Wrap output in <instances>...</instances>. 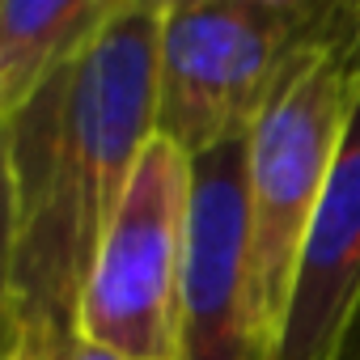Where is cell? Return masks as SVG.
<instances>
[{
	"instance_id": "cell-3",
	"label": "cell",
	"mask_w": 360,
	"mask_h": 360,
	"mask_svg": "<svg viewBox=\"0 0 360 360\" xmlns=\"http://www.w3.org/2000/svg\"><path fill=\"white\" fill-rule=\"evenodd\" d=\"M343 5L301 0H165L157 47V136L200 157L250 136L288 64Z\"/></svg>"
},
{
	"instance_id": "cell-4",
	"label": "cell",
	"mask_w": 360,
	"mask_h": 360,
	"mask_svg": "<svg viewBox=\"0 0 360 360\" xmlns=\"http://www.w3.org/2000/svg\"><path fill=\"white\" fill-rule=\"evenodd\" d=\"M191 157L153 136L77 301V339L127 360H174Z\"/></svg>"
},
{
	"instance_id": "cell-11",
	"label": "cell",
	"mask_w": 360,
	"mask_h": 360,
	"mask_svg": "<svg viewBox=\"0 0 360 360\" xmlns=\"http://www.w3.org/2000/svg\"><path fill=\"white\" fill-rule=\"evenodd\" d=\"M68 360H127V356H115V352H106V347H94V343H72V352H68Z\"/></svg>"
},
{
	"instance_id": "cell-9",
	"label": "cell",
	"mask_w": 360,
	"mask_h": 360,
	"mask_svg": "<svg viewBox=\"0 0 360 360\" xmlns=\"http://www.w3.org/2000/svg\"><path fill=\"white\" fill-rule=\"evenodd\" d=\"M13 255H18V208H13L9 131L0 123V335H5L13 314Z\"/></svg>"
},
{
	"instance_id": "cell-6",
	"label": "cell",
	"mask_w": 360,
	"mask_h": 360,
	"mask_svg": "<svg viewBox=\"0 0 360 360\" xmlns=\"http://www.w3.org/2000/svg\"><path fill=\"white\" fill-rule=\"evenodd\" d=\"M360 309V94L301 238L271 360H326Z\"/></svg>"
},
{
	"instance_id": "cell-2",
	"label": "cell",
	"mask_w": 360,
	"mask_h": 360,
	"mask_svg": "<svg viewBox=\"0 0 360 360\" xmlns=\"http://www.w3.org/2000/svg\"><path fill=\"white\" fill-rule=\"evenodd\" d=\"M356 94L360 5H343L335 26L288 64L246 136L250 288L267 360L276 356L301 238L326 191Z\"/></svg>"
},
{
	"instance_id": "cell-7",
	"label": "cell",
	"mask_w": 360,
	"mask_h": 360,
	"mask_svg": "<svg viewBox=\"0 0 360 360\" xmlns=\"http://www.w3.org/2000/svg\"><path fill=\"white\" fill-rule=\"evenodd\" d=\"M115 0H0V123L106 22Z\"/></svg>"
},
{
	"instance_id": "cell-8",
	"label": "cell",
	"mask_w": 360,
	"mask_h": 360,
	"mask_svg": "<svg viewBox=\"0 0 360 360\" xmlns=\"http://www.w3.org/2000/svg\"><path fill=\"white\" fill-rule=\"evenodd\" d=\"M77 335L43 322V318H26L13 314L5 335H0V360H68Z\"/></svg>"
},
{
	"instance_id": "cell-5",
	"label": "cell",
	"mask_w": 360,
	"mask_h": 360,
	"mask_svg": "<svg viewBox=\"0 0 360 360\" xmlns=\"http://www.w3.org/2000/svg\"><path fill=\"white\" fill-rule=\"evenodd\" d=\"M174 360H267L250 288L246 136L191 157Z\"/></svg>"
},
{
	"instance_id": "cell-1",
	"label": "cell",
	"mask_w": 360,
	"mask_h": 360,
	"mask_svg": "<svg viewBox=\"0 0 360 360\" xmlns=\"http://www.w3.org/2000/svg\"><path fill=\"white\" fill-rule=\"evenodd\" d=\"M161 9L165 0H115L81 51L5 123L18 208L13 314L68 335L94 255L157 136Z\"/></svg>"
},
{
	"instance_id": "cell-10",
	"label": "cell",
	"mask_w": 360,
	"mask_h": 360,
	"mask_svg": "<svg viewBox=\"0 0 360 360\" xmlns=\"http://www.w3.org/2000/svg\"><path fill=\"white\" fill-rule=\"evenodd\" d=\"M326 360H360V309H356V318L347 322L343 339L335 343V352H330Z\"/></svg>"
}]
</instances>
